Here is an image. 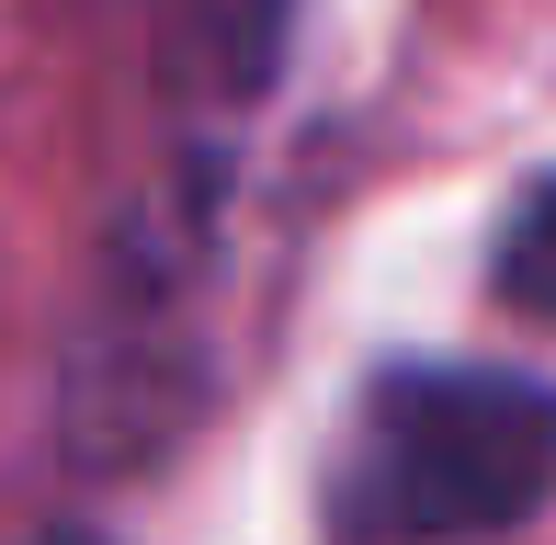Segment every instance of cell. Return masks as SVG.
Returning <instances> with one entry per match:
<instances>
[{
    "mask_svg": "<svg viewBox=\"0 0 556 545\" xmlns=\"http://www.w3.org/2000/svg\"><path fill=\"white\" fill-rule=\"evenodd\" d=\"M556 489V386L511 364H387L330 455L341 545H454L511 534Z\"/></svg>",
    "mask_w": 556,
    "mask_h": 545,
    "instance_id": "obj_1",
    "label": "cell"
},
{
    "mask_svg": "<svg viewBox=\"0 0 556 545\" xmlns=\"http://www.w3.org/2000/svg\"><path fill=\"white\" fill-rule=\"evenodd\" d=\"M489 284H500V307H522V318H556V170H545L534 193H522L511 216H500Z\"/></svg>",
    "mask_w": 556,
    "mask_h": 545,
    "instance_id": "obj_2",
    "label": "cell"
},
{
    "mask_svg": "<svg viewBox=\"0 0 556 545\" xmlns=\"http://www.w3.org/2000/svg\"><path fill=\"white\" fill-rule=\"evenodd\" d=\"M46 545H91V534H46Z\"/></svg>",
    "mask_w": 556,
    "mask_h": 545,
    "instance_id": "obj_3",
    "label": "cell"
}]
</instances>
